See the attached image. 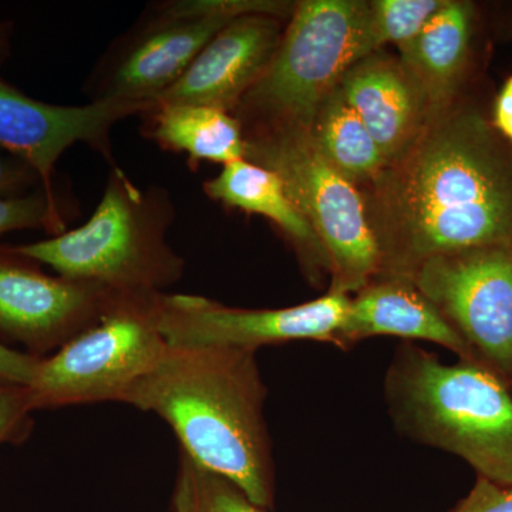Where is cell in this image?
<instances>
[{
  "mask_svg": "<svg viewBox=\"0 0 512 512\" xmlns=\"http://www.w3.org/2000/svg\"><path fill=\"white\" fill-rule=\"evenodd\" d=\"M171 512H266L221 474L200 466L180 451Z\"/></svg>",
  "mask_w": 512,
  "mask_h": 512,
  "instance_id": "ffe728a7",
  "label": "cell"
},
{
  "mask_svg": "<svg viewBox=\"0 0 512 512\" xmlns=\"http://www.w3.org/2000/svg\"><path fill=\"white\" fill-rule=\"evenodd\" d=\"M45 188L42 177L25 158L0 148V198L23 197Z\"/></svg>",
  "mask_w": 512,
  "mask_h": 512,
  "instance_id": "cb8c5ba5",
  "label": "cell"
},
{
  "mask_svg": "<svg viewBox=\"0 0 512 512\" xmlns=\"http://www.w3.org/2000/svg\"><path fill=\"white\" fill-rule=\"evenodd\" d=\"M476 8L466 0H446L423 30L397 47L404 69L429 104L431 120L454 106L470 60Z\"/></svg>",
  "mask_w": 512,
  "mask_h": 512,
  "instance_id": "e0dca14e",
  "label": "cell"
},
{
  "mask_svg": "<svg viewBox=\"0 0 512 512\" xmlns=\"http://www.w3.org/2000/svg\"><path fill=\"white\" fill-rule=\"evenodd\" d=\"M174 215L170 192L138 187L116 164L86 224L9 248L64 278L114 293L156 295L184 275V259L167 242Z\"/></svg>",
  "mask_w": 512,
  "mask_h": 512,
  "instance_id": "277c9868",
  "label": "cell"
},
{
  "mask_svg": "<svg viewBox=\"0 0 512 512\" xmlns=\"http://www.w3.org/2000/svg\"><path fill=\"white\" fill-rule=\"evenodd\" d=\"M266 396L255 350L168 343L160 362L121 403L160 416L183 453L268 510L275 498V463Z\"/></svg>",
  "mask_w": 512,
  "mask_h": 512,
  "instance_id": "7a4b0ae2",
  "label": "cell"
},
{
  "mask_svg": "<svg viewBox=\"0 0 512 512\" xmlns=\"http://www.w3.org/2000/svg\"><path fill=\"white\" fill-rule=\"evenodd\" d=\"M369 188L377 276L409 278L434 256L512 241V147L476 109L431 120Z\"/></svg>",
  "mask_w": 512,
  "mask_h": 512,
  "instance_id": "6da1fadb",
  "label": "cell"
},
{
  "mask_svg": "<svg viewBox=\"0 0 512 512\" xmlns=\"http://www.w3.org/2000/svg\"><path fill=\"white\" fill-rule=\"evenodd\" d=\"M453 512H512V488L477 477L473 490Z\"/></svg>",
  "mask_w": 512,
  "mask_h": 512,
  "instance_id": "d4e9b609",
  "label": "cell"
},
{
  "mask_svg": "<svg viewBox=\"0 0 512 512\" xmlns=\"http://www.w3.org/2000/svg\"><path fill=\"white\" fill-rule=\"evenodd\" d=\"M144 117L143 133L164 150L185 154L191 164L227 165L247 158V141L234 114L191 104L154 103Z\"/></svg>",
  "mask_w": 512,
  "mask_h": 512,
  "instance_id": "ac0fdd59",
  "label": "cell"
},
{
  "mask_svg": "<svg viewBox=\"0 0 512 512\" xmlns=\"http://www.w3.org/2000/svg\"><path fill=\"white\" fill-rule=\"evenodd\" d=\"M42 359L9 349L0 342V386L28 387L35 379Z\"/></svg>",
  "mask_w": 512,
  "mask_h": 512,
  "instance_id": "484cf974",
  "label": "cell"
},
{
  "mask_svg": "<svg viewBox=\"0 0 512 512\" xmlns=\"http://www.w3.org/2000/svg\"><path fill=\"white\" fill-rule=\"evenodd\" d=\"M308 131L322 157L359 188L377 183L389 167L375 138L338 87L319 104Z\"/></svg>",
  "mask_w": 512,
  "mask_h": 512,
  "instance_id": "d6986e66",
  "label": "cell"
},
{
  "mask_svg": "<svg viewBox=\"0 0 512 512\" xmlns=\"http://www.w3.org/2000/svg\"><path fill=\"white\" fill-rule=\"evenodd\" d=\"M410 282L448 320L481 366L512 383V241L427 259Z\"/></svg>",
  "mask_w": 512,
  "mask_h": 512,
  "instance_id": "9c48e42d",
  "label": "cell"
},
{
  "mask_svg": "<svg viewBox=\"0 0 512 512\" xmlns=\"http://www.w3.org/2000/svg\"><path fill=\"white\" fill-rule=\"evenodd\" d=\"M247 160L275 171L318 237L329 262L330 292L357 293L380 274L379 245L365 195L322 157L308 130L245 134Z\"/></svg>",
  "mask_w": 512,
  "mask_h": 512,
  "instance_id": "8992f818",
  "label": "cell"
},
{
  "mask_svg": "<svg viewBox=\"0 0 512 512\" xmlns=\"http://www.w3.org/2000/svg\"><path fill=\"white\" fill-rule=\"evenodd\" d=\"M376 336H394L406 342L423 340L443 346L458 360L478 363L457 330L409 279L377 276L355 293L335 346L349 350Z\"/></svg>",
  "mask_w": 512,
  "mask_h": 512,
  "instance_id": "9a60e30c",
  "label": "cell"
},
{
  "mask_svg": "<svg viewBox=\"0 0 512 512\" xmlns=\"http://www.w3.org/2000/svg\"><path fill=\"white\" fill-rule=\"evenodd\" d=\"M67 210L62 197L45 188L23 197L0 198V235L18 229H45L47 234H63Z\"/></svg>",
  "mask_w": 512,
  "mask_h": 512,
  "instance_id": "7402d4cb",
  "label": "cell"
},
{
  "mask_svg": "<svg viewBox=\"0 0 512 512\" xmlns=\"http://www.w3.org/2000/svg\"><path fill=\"white\" fill-rule=\"evenodd\" d=\"M161 295L116 293L94 325L42 359L26 387L33 412L123 402L167 349L158 318Z\"/></svg>",
  "mask_w": 512,
  "mask_h": 512,
  "instance_id": "ba28073f",
  "label": "cell"
},
{
  "mask_svg": "<svg viewBox=\"0 0 512 512\" xmlns=\"http://www.w3.org/2000/svg\"><path fill=\"white\" fill-rule=\"evenodd\" d=\"M32 412L26 387L0 386V444L25 439Z\"/></svg>",
  "mask_w": 512,
  "mask_h": 512,
  "instance_id": "603a6c76",
  "label": "cell"
},
{
  "mask_svg": "<svg viewBox=\"0 0 512 512\" xmlns=\"http://www.w3.org/2000/svg\"><path fill=\"white\" fill-rule=\"evenodd\" d=\"M350 296L330 292L281 309L229 308L187 293H163L160 329L171 345H217L258 350L266 345L313 340L336 345Z\"/></svg>",
  "mask_w": 512,
  "mask_h": 512,
  "instance_id": "30bf717a",
  "label": "cell"
},
{
  "mask_svg": "<svg viewBox=\"0 0 512 512\" xmlns=\"http://www.w3.org/2000/svg\"><path fill=\"white\" fill-rule=\"evenodd\" d=\"M384 400L402 436L463 458L477 477L512 488V393L487 367L447 365L403 342L384 376Z\"/></svg>",
  "mask_w": 512,
  "mask_h": 512,
  "instance_id": "3957f363",
  "label": "cell"
},
{
  "mask_svg": "<svg viewBox=\"0 0 512 512\" xmlns=\"http://www.w3.org/2000/svg\"><path fill=\"white\" fill-rule=\"evenodd\" d=\"M12 32V23L0 20V63L9 55Z\"/></svg>",
  "mask_w": 512,
  "mask_h": 512,
  "instance_id": "83f0119b",
  "label": "cell"
},
{
  "mask_svg": "<svg viewBox=\"0 0 512 512\" xmlns=\"http://www.w3.org/2000/svg\"><path fill=\"white\" fill-rule=\"evenodd\" d=\"M154 104L90 101L84 106H57L29 97L0 79V148L25 158L42 177L45 190L59 195L55 168L67 148L92 147L114 163L111 130L127 117L144 114Z\"/></svg>",
  "mask_w": 512,
  "mask_h": 512,
  "instance_id": "7c38bea8",
  "label": "cell"
},
{
  "mask_svg": "<svg viewBox=\"0 0 512 512\" xmlns=\"http://www.w3.org/2000/svg\"><path fill=\"white\" fill-rule=\"evenodd\" d=\"M510 390H511V393H512V383L510 384Z\"/></svg>",
  "mask_w": 512,
  "mask_h": 512,
  "instance_id": "f1b7e54d",
  "label": "cell"
},
{
  "mask_svg": "<svg viewBox=\"0 0 512 512\" xmlns=\"http://www.w3.org/2000/svg\"><path fill=\"white\" fill-rule=\"evenodd\" d=\"M293 8L295 3L275 0L157 3L111 43L84 90L92 101L154 104L231 20L252 13L289 18Z\"/></svg>",
  "mask_w": 512,
  "mask_h": 512,
  "instance_id": "52a82bcc",
  "label": "cell"
},
{
  "mask_svg": "<svg viewBox=\"0 0 512 512\" xmlns=\"http://www.w3.org/2000/svg\"><path fill=\"white\" fill-rule=\"evenodd\" d=\"M491 124L512 147V76L508 77L495 99Z\"/></svg>",
  "mask_w": 512,
  "mask_h": 512,
  "instance_id": "4316f807",
  "label": "cell"
},
{
  "mask_svg": "<svg viewBox=\"0 0 512 512\" xmlns=\"http://www.w3.org/2000/svg\"><path fill=\"white\" fill-rule=\"evenodd\" d=\"M446 0H372L369 40L372 52L406 45L419 35Z\"/></svg>",
  "mask_w": 512,
  "mask_h": 512,
  "instance_id": "44dd1931",
  "label": "cell"
},
{
  "mask_svg": "<svg viewBox=\"0 0 512 512\" xmlns=\"http://www.w3.org/2000/svg\"><path fill=\"white\" fill-rule=\"evenodd\" d=\"M204 192L227 207L274 222L291 242L312 282L329 274L328 258L318 237L275 171L242 158L224 165L217 177L204 184Z\"/></svg>",
  "mask_w": 512,
  "mask_h": 512,
  "instance_id": "2e32d148",
  "label": "cell"
},
{
  "mask_svg": "<svg viewBox=\"0 0 512 512\" xmlns=\"http://www.w3.org/2000/svg\"><path fill=\"white\" fill-rule=\"evenodd\" d=\"M369 2L296 3L271 63L238 106L244 134L275 128L309 130L319 104L343 74L372 55Z\"/></svg>",
  "mask_w": 512,
  "mask_h": 512,
  "instance_id": "5b68a950",
  "label": "cell"
},
{
  "mask_svg": "<svg viewBox=\"0 0 512 512\" xmlns=\"http://www.w3.org/2000/svg\"><path fill=\"white\" fill-rule=\"evenodd\" d=\"M282 35L281 19L276 16L252 13L231 20L156 103L234 113L271 63Z\"/></svg>",
  "mask_w": 512,
  "mask_h": 512,
  "instance_id": "4fadbf2b",
  "label": "cell"
},
{
  "mask_svg": "<svg viewBox=\"0 0 512 512\" xmlns=\"http://www.w3.org/2000/svg\"><path fill=\"white\" fill-rule=\"evenodd\" d=\"M338 89L375 138L389 167L416 146L431 121L420 87L399 57L383 50L353 64Z\"/></svg>",
  "mask_w": 512,
  "mask_h": 512,
  "instance_id": "5bb4252c",
  "label": "cell"
},
{
  "mask_svg": "<svg viewBox=\"0 0 512 512\" xmlns=\"http://www.w3.org/2000/svg\"><path fill=\"white\" fill-rule=\"evenodd\" d=\"M37 262L0 247V342L45 359L90 328L116 293L90 282L47 275Z\"/></svg>",
  "mask_w": 512,
  "mask_h": 512,
  "instance_id": "8fae6325",
  "label": "cell"
}]
</instances>
